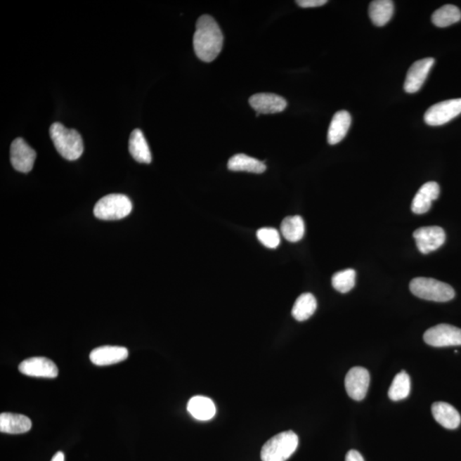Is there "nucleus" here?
I'll return each instance as SVG.
<instances>
[{
  "instance_id": "11",
  "label": "nucleus",
  "mask_w": 461,
  "mask_h": 461,
  "mask_svg": "<svg viewBox=\"0 0 461 461\" xmlns=\"http://www.w3.org/2000/svg\"><path fill=\"white\" fill-rule=\"evenodd\" d=\"M435 59L427 58L417 61L408 70L404 83V90L408 93H415L424 85L433 65Z\"/></svg>"
},
{
  "instance_id": "28",
  "label": "nucleus",
  "mask_w": 461,
  "mask_h": 461,
  "mask_svg": "<svg viewBox=\"0 0 461 461\" xmlns=\"http://www.w3.org/2000/svg\"><path fill=\"white\" fill-rule=\"evenodd\" d=\"M257 235L261 243L268 249H276L280 245V236L276 229L261 228L257 230Z\"/></svg>"
},
{
  "instance_id": "24",
  "label": "nucleus",
  "mask_w": 461,
  "mask_h": 461,
  "mask_svg": "<svg viewBox=\"0 0 461 461\" xmlns=\"http://www.w3.org/2000/svg\"><path fill=\"white\" fill-rule=\"evenodd\" d=\"M317 309V301L311 293H304L297 298L292 309V316L298 321L309 319Z\"/></svg>"
},
{
  "instance_id": "31",
  "label": "nucleus",
  "mask_w": 461,
  "mask_h": 461,
  "mask_svg": "<svg viewBox=\"0 0 461 461\" xmlns=\"http://www.w3.org/2000/svg\"><path fill=\"white\" fill-rule=\"evenodd\" d=\"M65 457L63 452H58L51 461H65Z\"/></svg>"
},
{
  "instance_id": "23",
  "label": "nucleus",
  "mask_w": 461,
  "mask_h": 461,
  "mask_svg": "<svg viewBox=\"0 0 461 461\" xmlns=\"http://www.w3.org/2000/svg\"><path fill=\"white\" fill-rule=\"evenodd\" d=\"M280 229L286 240L292 242V243H297L304 236V219L299 216L286 217L282 221Z\"/></svg>"
},
{
  "instance_id": "19",
  "label": "nucleus",
  "mask_w": 461,
  "mask_h": 461,
  "mask_svg": "<svg viewBox=\"0 0 461 461\" xmlns=\"http://www.w3.org/2000/svg\"><path fill=\"white\" fill-rule=\"evenodd\" d=\"M129 152L135 161L141 162V164L152 162V153H150L148 143L141 129L134 130L130 135Z\"/></svg>"
},
{
  "instance_id": "3",
  "label": "nucleus",
  "mask_w": 461,
  "mask_h": 461,
  "mask_svg": "<svg viewBox=\"0 0 461 461\" xmlns=\"http://www.w3.org/2000/svg\"><path fill=\"white\" fill-rule=\"evenodd\" d=\"M299 439L292 431L274 436L264 445L261 451L262 461H286L296 452Z\"/></svg>"
},
{
  "instance_id": "2",
  "label": "nucleus",
  "mask_w": 461,
  "mask_h": 461,
  "mask_svg": "<svg viewBox=\"0 0 461 461\" xmlns=\"http://www.w3.org/2000/svg\"><path fill=\"white\" fill-rule=\"evenodd\" d=\"M50 136L58 152L63 158L75 161L82 157L84 145L77 130L67 129L61 123L55 122L51 126Z\"/></svg>"
},
{
  "instance_id": "21",
  "label": "nucleus",
  "mask_w": 461,
  "mask_h": 461,
  "mask_svg": "<svg viewBox=\"0 0 461 461\" xmlns=\"http://www.w3.org/2000/svg\"><path fill=\"white\" fill-rule=\"evenodd\" d=\"M394 10V2L391 0H375L369 6V17L373 25L382 27L391 21Z\"/></svg>"
},
{
  "instance_id": "29",
  "label": "nucleus",
  "mask_w": 461,
  "mask_h": 461,
  "mask_svg": "<svg viewBox=\"0 0 461 461\" xmlns=\"http://www.w3.org/2000/svg\"><path fill=\"white\" fill-rule=\"evenodd\" d=\"M327 3V0H298L297 1V5L303 8L320 7Z\"/></svg>"
},
{
  "instance_id": "13",
  "label": "nucleus",
  "mask_w": 461,
  "mask_h": 461,
  "mask_svg": "<svg viewBox=\"0 0 461 461\" xmlns=\"http://www.w3.org/2000/svg\"><path fill=\"white\" fill-rule=\"evenodd\" d=\"M249 105L258 114L282 112L287 106L283 97L274 93H257L249 98Z\"/></svg>"
},
{
  "instance_id": "27",
  "label": "nucleus",
  "mask_w": 461,
  "mask_h": 461,
  "mask_svg": "<svg viewBox=\"0 0 461 461\" xmlns=\"http://www.w3.org/2000/svg\"><path fill=\"white\" fill-rule=\"evenodd\" d=\"M334 289L341 293H347L356 285V271L353 269H345L334 274L332 279Z\"/></svg>"
},
{
  "instance_id": "14",
  "label": "nucleus",
  "mask_w": 461,
  "mask_h": 461,
  "mask_svg": "<svg viewBox=\"0 0 461 461\" xmlns=\"http://www.w3.org/2000/svg\"><path fill=\"white\" fill-rule=\"evenodd\" d=\"M128 357V349L120 346H102L93 349L90 353L91 363L99 367L122 363Z\"/></svg>"
},
{
  "instance_id": "22",
  "label": "nucleus",
  "mask_w": 461,
  "mask_h": 461,
  "mask_svg": "<svg viewBox=\"0 0 461 461\" xmlns=\"http://www.w3.org/2000/svg\"><path fill=\"white\" fill-rule=\"evenodd\" d=\"M228 168L230 171H245V172L262 174L266 171L264 162L256 158L250 157L245 154H237L230 158Z\"/></svg>"
},
{
  "instance_id": "18",
  "label": "nucleus",
  "mask_w": 461,
  "mask_h": 461,
  "mask_svg": "<svg viewBox=\"0 0 461 461\" xmlns=\"http://www.w3.org/2000/svg\"><path fill=\"white\" fill-rule=\"evenodd\" d=\"M32 428V421L25 415L4 413L0 415V431L7 434H23Z\"/></svg>"
},
{
  "instance_id": "12",
  "label": "nucleus",
  "mask_w": 461,
  "mask_h": 461,
  "mask_svg": "<svg viewBox=\"0 0 461 461\" xmlns=\"http://www.w3.org/2000/svg\"><path fill=\"white\" fill-rule=\"evenodd\" d=\"M19 371L26 376L54 379L58 375V368L53 361L45 357H33L19 365Z\"/></svg>"
},
{
  "instance_id": "8",
  "label": "nucleus",
  "mask_w": 461,
  "mask_h": 461,
  "mask_svg": "<svg viewBox=\"0 0 461 461\" xmlns=\"http://www.w3.org/2000/svg\"><path fill=\"white\" fill-rule=\"evenodd\" d=\"M413 238L416 241L417 247L423 254L435 252L444 244L446 234L439 226H425L415 230Z\"/></svg>"
},
{
  "instance_id": "17",
  "label": "nucleus",
  "mask_w": 461,
  "mask_h": 461,
  "mask_svg": "<svg viewBox=\"0 0 461 461\" xmlns=\"http://www.w3.org/2000/svg\"><path fill=\"white\" fill-rule=\"evenodd\" d=\"M351 115L346 110H341L334 115L330 124L327 141L330 145L339 144L347 135L351 125Z\"/></svg>"
},
{
  "instance_id": "30",
  "label": "nucleus",
  "mask_w": 461,
  "mask_h": 461,
  "mask_svg": "<svg viewBox=\"0 0 461 461\" xmlns=\"http://www.w3.org/2000/svg\"><path fill=\"white\" fill-rule=\"evenodd\" d=\"M345 461H365L363 456L360 454L357 450L349 451L348 454L346 455Z\"/></svg>"
},
{
  "instance_id": "7",
  "label": "nucleus",
  "mask_w": 461,
  "mask_h": 461,
  "mask_svg": "<svg viewBox=\"0 0 461 461\" xmlns=\"http://www.w3.org/2000/svg\"><path fill=\"white\" fill-rule=\"evenodd\" d=\"M424 340L433 347L459 346L461 345V329L451 325H437L424 332Z\"/></svg>"
},
{
  "instance_id": "16",
  "label": "nucleus",
  "mask_w": 461,
  "mask_h": 461,
  "mask_svg": "<svg viewBox=\"0 0 461 461\" xmlns=\"http://www.w3.org/2000/svg\"><path fill=\"white\" fill-rule=\"evenodd\" d=\"M433 417L444 428L455 430L460 427L461 417L458 411L452 405L443 401H439L432 405Z\"/></svg>"
},
{
  "instance_id": "6",
  "label": "nucleus",
  "mask_w": 461,
  "mask_h": 461,
  "mask_svg": "<svg viewBox=\"0 0 461 461\" xmlns=\"http://www.w3.org/2000/svg\"><path fill=\"white\" fill-rule=\"evenodd\" d=\"M461 114V98L436 103L424 114V122L429 126H436L446 124Z\"/></svg>"
},
{
  "instance_id": "4",
  "label": "nucleus",
  "mask_w": 461,
  "mask_h": 461,
  "mask_svg": "<svg viewBox=\"0 0 461 461\" xmlns=\"http://www.w3.org/2000/svg\"><path fill=\"white\" fill-rule=\"evenodd\" d=\"M410 291L421 299L445 303L455 296V290L450 285L431 278L419 277L411 281Z\"/></svg>"
},
{
  "instance_id": "20",
  "label": "nucleus",
  "mask_w": 461,
  "mask_h": 461,
  "mask_svg": "<svg viewBox=\"0 0 461 461\" xmlns=\"http://www.w3.org/2000/svg\"><path fill=\"white\" fill-rule=\"evenodd\" d=\"M188 410L194 419L207 421L214 418L216 413V405L208 397L196 396L190 398Z\"/></svg>"
},
{
  "instance_id": "15",
  "label": "nucleus",
  "mask_w": 461,
  "mask_h": 461,
  "mask_svg": "<svg viewBox=\"0 0 461 461\" xmlns=\"http://www.w3.org/2000/svg\"><path fill=\"white\" fill-rule=\"evenodd\" d=\"M440 186L436 182L430 181L421 186L412 202V212L422 214L430 210L432 202L439 198Z\"/></svg>"
},
{
  "instance_id": "25",
  "label": "nucleus",
  "mask_w": 461,
  "mask_h": 461,
  "mask_svg": "<svg viewBox=\"0 0 461 461\" xmlns=\"http://www.w3.org/2000/svg\"><path fill=\"white\" fill-rule=\"evenodd\" d=\"M461 20V11L458 7L453 5H446L439 8L433 13L431 21L434 25L439 27H446Z\"/></svg>"
},
{
  "instance_id": "10",
  "label": "nucleus",
  "mask_w": 461,
  "mask_h": 461,
  "mask_svg": "<svg viewBox=\"0 0 461 461\" xmlns=\"http://www.w3.org/2000/svg\"><path fill=\"white\" fill-rule=\"evenodd\" d=\"M370 384V375L367 369L356 367L351 369L345 377V389L351 398L363 400Z\"/></svg>"
},
{
  "instance_id": "9",
  "label": "nucleus",
  "mask_w": 461,
  "mask_h": 461,
  "mask_svg": "<svg viewBox=\"0 0 461 461\" xmlns=\"http://www.w3.org/2000/svg\"><path fill=\"white\" fill-rule=\"evenodd\" d=\"M37 152L22 138H15L11 145V162L15 170L29 173L34 164Z\"/></svg>"
},
{
  "instance_id": "1",
  "label": "nucleus",
  "mask_w": 461,
  "mask_h": 461,
  "mask_svg": "<svg viewBox=\"0 0 461 461\" xmlns=\"http://www.w3.org/2000/svg\"><path fill=\"white\" fill-rule=\"evenodd\" d=\"M223 34L218 23L210 15H202L197 20L193 37L195 53L200 60L210 63L221 53L223 47Z\"/></svg>"
},
{
  "instance_id": "26",
  "label": "nucleus",
  "mask_w": 461,
  "mask_h": 461,
  "mask_svg": "<svg viewBox=\"0 0 461 461\" xmlns=\"http://www.w3.org/2000/svg\"><path fill=\"white\" fill-rule=\"evenodd\" d=\"M410 377L406 372L401 371L396 375L389 387L388 392L389 399L398 401L407 398L410 393Z\"/></svg>"
},
{
  "instance_id": "5",
  "label": "nucleus",
  "mask_w": 461,
  "mask_h": 461,
  "mask_svg": "<svg viewBox=\"0 0 461 461\" xmlns=\"http://www.w3.org/2000/svg\"><path fill=\"white\" fill-rule=\"evenodd\" d=\"M133 204L123 194H110L103 197L94 207V214L103 221H117L132 212Z\"/></svg>"
}]
</instances>
